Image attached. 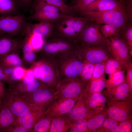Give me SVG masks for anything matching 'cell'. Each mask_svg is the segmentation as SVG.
<instances>
[{
	"label": "cell",
	"instance_id": "24",
	"mask_svg": "<svg viewBox=\"0 0 132 132\" xmlns=\"http://www.w3.org/2000/svg\"><path fill=\"white\" fill-rule=\"evenodd\" d=\"M21 6L19 0H0V15L19 14L18 12Z\"/></svg>",
	"mask_w": 132,
	"mask_h": 132
},
{
	"label": "cell",
	"instance_id": "17",
	"mask_svg": "<svg viewBox=\"0 0 132 132\" xmlns=\"http://www.w3.org/2000/svg\"><path fill=\"white\" fill-rule=\"evenodd\" d=\"M46 113V111L35 106L25 114L16 119V121L30 132H32L37 121Z\"/></svg>",
	"mask_w": 132,
	"mask_h": 132
},
{
	"label": "cell",
	"instance_id": "18",
	"mask_svg": "<svg viewBox=\"0 0 132 132\" xmlns=\"http://www.w3.org/2000/svg\"><path fill=\"white\" fill-rule=\"evenodd\" d=\"M88 114V110L82 95L81 97L76 101L70 111L67 114L63 116L72 124L77 121L86 118Z\"/></svg>",
	"mask_w": 132,
	"mask_h": 132
},
{
	"label": "cell",
	"instance_id": "45",
	"mask_svg": "<svg viewBox=\"0 0 132 132\" xmlns=\"http://www.w3.org/2000/svg\"><path fill=\"white\" fill-rule=\"evenodd\" d=\"M7 132H29V131L16 121L7 130Z\"/></svg>",
	"mask_w": 132,
	"mask_h": 132
},
{
	"label": "cell",
	"instance_id": "35",
	"mask_svg": "<svg viewBox=\"0 0 132 132\" xmlns=\"http://www.w3.org/2000/svg\"><path fill=\"white\" fill-rule=\"evenodd\" d=\"M99 29L102 34L108 38L121 34V32L117 28L109 25H99Z\"/></svg>",
	"mask_w": 132,
	"mask_h": 132
},
{
	"label": "cell",
	"instance_id": "19",
	"mask_svg": "<svg viewBox=\"0 0 132 132\" xmlns=\"http://www.w3.org/2000/svg\"><path fill=\"white\" fill-rule=\"evenodd\" d=\"M13 36L0 33V59L21 46V43Z\"/></svg>",
	"mask_w": 132,
	"mask_h": 132
},
{
	"label": "cell",
	"instance_id": "44",
	"mask_svg": "<svg viewBox=\"0 0 132 132\" xmlns=\"http://www.w3.org/2000/svg\"><path fill=\"white\" fill-rule=\"evenodd\" d=\"M125 69L126 72V81L132 91V62L126 65Z\"/></svg>",
	"mask_w": 132,
	"mask_h": 132
},
{
	"label": "cell",
	"instance_id": "48",
	"mask_svg": "<svg viewBox=\"0 0 132 132\" xmlns=\"http://www.w3.org/2000/svg\"><path fill=\"white\" fill-rule=\"evenodd\" d=\"M6 90L4 85L2 81L0 80V98L3 99L5 97Z\"/></svg>",
	"mask_w": 132,
	"mask_h": 132
},
{
	"label": "cell",
	"instance_id": "7",
	"mask_svg": "<svg viewBox=\"0 0 132 132\" xmlns=\"http://www.w3.org/2000/svg\"><path fill=\"white\" fill-rule=\"evenodd\" d=\"M87 83L80 77L59 81L55 90L57 98L80 97L83 94Z\"/></svg>",
	"mask_w": 132,
	"mask_h": 132
},
{
	"label": "cell",
	"instance_id": "4",
	"mask_svg": "<svg viewBox=\"0 0 132 132\" xmlns=\"http://www.w3.org/2000/svg\"><path fill=\"white\" fill-rule=\"evenodd\" d=\"M32 70L35 77L45 88L55 90L59 81L57 64L41 61L36 64Z\"/></svg>",
	"mask_w": 132,
	"mask_h": 132
},
{
	"label": "cell",
	"instance_id": "13",
	"mask_svg": "<svg viewBox=\"0 0 132 132\" xmlns=\"http://www.w3.org/2000/svg\"><path fill=\"white\" fill-rule=\"evenodd\" d=\"M80 48V55L83 61L95 65L106 62L112 57L106 47L92 46Z\"/></svg>",
	"mask_w": 132,
	"mask_h": 132
},
{
	"label": "cell",
	"instance_id": "11",
	"mask_svg": "<svg viewBox=\"0 0 132 132\" xmlns=\"http://www.w3.org/2000/svg\"><path fill=\"white\" fill-rule=\"evenodd\" d=\"M25 22L21 14L0 15V33L14 36L22 33Z\"/></svg>",
	"mask_w": 132,
	"mask_h": 132
},
{
	"label": "cell",
	"instance_id": "46",
	"mask_svg": "<svg viewBox=\"0 0 132 132\" xmlns=\"http://www.w3.org/2000/svg\"><path fill=\"white\" fill-rule=\"evenodd\" d=\"M89 97L102 104L105 105V103L107 101L106 98L100 92L95 93L86 97Z\"/></svg>",
	"mask_w": 132,
	"mask_h": 132
},
{
	"label": "cell",
	"instance_id": "42",
	"mask_svg": "<svg viewBox=\"0 0 132 132\" xmlns=\"http://www.w3.org/2000/svg\"><path fill=\"white\" fill-rule=\"evenodd\" d=\"M125 14L129 23L132 21V0H126L124 8Z\"/></svg>",
	"mask_w": 132,
	"mask_h": 132
},
{
	"label": "cell",
	"instance_id": "37",
	"mask_svg": "<svg viewBox=\"0 0 132 132\" xmlns=\"http://www.w3.org/2000/svg\"><path fill=\"white\" fill-rule=\"evenodd\" d=\"M24 70L21 67H15L12 74L9 77L7 82L11 88L13 85L19 80L22 78L25 74Z\"/></svg>",
	"mask_w": 132,
	"mask_h": 132
},
{
	"label": "cell",
	"instance_id": "25",
	"mask_svg": "<svg viewBox=\"0 0 132 132\" xmlns=\"http://www.w3.org/2000/svg\"><path fill=\"white\" fill-rule=\"evenodd\" d=\"M72 125L63 116L53 117L49 132H69Z\"/></svg>",
	"mask_w": 132,
	"mask_h": 132
},
{
	"label": "cell",
	"instance_id": "28",
	"mask_svg": "<svg viewBox=\"0 0 132 132\" xmlns=\"http://www.w3.org/2000/svg\"><path fill=\"white\" fill-rule=\"evenodd\" d=\"M22 61L19 56L15 53L9 54L0 59V64L7 67H21Z\"/></svg>",
	"mask_w": 132,
	"mask_h": 132
},
{
	"label": "cell",
	"instance_id": "40",
	"mask_svg": "<svg viewBox=\"0 0 132 132\" xmlns=\"http://www.w3.org/2000/svg\"><path fill=\"white\" fill-rule=\"evenodd\" d=\"M105 62H101L95 65L91 79L99 78L104 75L105 71Z\"/></svg>",
	"mask_w": 132,
	"mask_h": 132
},
{
	"label": "cell",
	"instance_id": "8",
	"mask_svg": "<svg viewBox=\"0 0 132 132\" xmlns=\"http://www.w3.org/2000/svg\"><path fill=\"white\" fill-rule=\"evenodd\" d=\"M33 8V13L28 18L30 21L54 22L64 14L57 7L42 0H38Z\"/></svg>",
	"mask_w": 132,
	"mask_h": 132
},
{
	"label": "cell",
	"instance_id": "50",
	"mask_svg": "<svg viewBox=\"0 0 132 132\" xmlns=\"http://www.w3.org/2000/svg\"><path fill=\"white\" fill-rule=\"evenodd\" d=\"M22 7H26L29 5L33 0H19Z\"/></svg>",
	"mask_w": 132,
	"mask_h": 132
},
{
	"label": "cell",
	"instance_id": "26",
	"mask_svg": "<svg viewBox=\"0 0 132 132\" xmlns=\"http://www.w3.org/2000/svg\"><path fill=\"white\" fill-rule=\"evenodd\" d=\"M22 80L27 86L28 94L40 88H46L38 79L35 77L32 70L27 72Z\"/></svg>",
	"mask_w": 132,
	"mask_h": 132
},
{
	"label": "cell",
	"instance_id": "38",
	"mask_svg": "<svg viewBox=\"0 0 132 132\" xmlns=\"http://www.w3.org/2000/svg\"><path fill=\"white\" fill-rule=\"evenodd\" d=\"M69 132H89L86 119L84 118L75 122L72 124Z\"/></svg>",
	"mask_w": 132,
	"mask_h": 132
},
{
	"label": "cell",
	"instance_id": "41",
	"mask_svg": "<svg viewBox=\"0 0 132 132\" xmlns=\"http://www.w3.org/2000/svg\"><path fill=\"white\" fill-rule=\"evenodd\" d=\"M119 132H132V123L131 119L118 122Z\"/></svg>",
	"mask_w": 132,
	"mask_h": 132
},
{
	"label": "cell",
	"instance_id": "22",
	"mask_svg": "<svg viewBox=\"0 0 132 132\" xmlns=\"http://www.w3.org/2000/svg\"><path fill=\"white\" fill-rule=\"evenodd\" d=\"M107 112V109H104L86 119L89 132H97L108 117Z\"/></svg>",
	"mask_w": 132,
	"mask_h": 132
},
{
	"label": "cell",
	"instance_id": "52",
	"mask_svg": "<svg viewBox=\"0 0 132 132\" xmlns=\"http://www.w3.org/2000/svg\"></svg>",
	"mask_w": 132,
	"mask_h": 132
},
{
	"label": "cell",
	"instance_id": "23",
	"mask_svg": "<svg viewBox=\"0 0 132 132\" xmlns=\"http://www.w3.org/2000/svg\"><path fill=\"white\" fill-rule=\"evenodd\" d=\"M120 2V0H95L88 6L85 11H101L111 9L117 7Z\"/></svg>",
	"mask_w": 132,
	"mask_h": 132
},
{
	"label": "cell",
	"instance_id": "34",
	"mask_svg": "<svg viewBox=\"0 0 132 132\" xmlns=\"http://www.w3.org/2000/svg\"><path fill=\"white\" fill-rule=\"evenodd\" d=\"M97 132H119L118 122L112 118L107 117Z\"/></svg>",
	"mask_w": 132,
	"mask_h": 132
},
{
	"label": "cell",
	"instance_id": "9",
	"mask_svg": "<svg viewBox=\"0 0 132 132\" xmlns=\"http://www.w3.org/2000/svg\"><path fill=\"white\" fill-rule=\"evenodd\" d=\"M107 47L112 57L125 66L131 62L129 48L121 34L108 38Z\"/></svg>",
	"mask_w": 132,
	"mask_h": 132
},
{
	"label": "cell",
	"instance_id": "33",
	"mask_svg": "<svg viewBox=\"0 0 132 132\" xmlns=\"http://www.w3.org/2000/svg\"><path fill=\"white\" fill-rule=\"evenodd\" d=\"M83 64L80 77L82 80L87 83L92 78L95 64L86 61H83Z\"/></svg>",
	"mask_w": 132,
	"mask_h": 132
},
{
	"label": "cell",
	"instance_id": "12",
	"mask_svg": "<svg viewBox=\"0 0 132 132\" xmlns=\"http://www.w3.org/2000/svg\"><path fill=\"white\" fill-rule=\"evenodd\" d=\"M25 96L34 105L44 111L57 98L55 90L47 88L38 89Z\"/></svg>",
	"mask_w": 132,
	"mask_h": 132
},
{
	"label": "cell",
	"instance_id": "36",
	"mask_svg": "<svg viewBox=\"0 0 132 132\" xmlns=\"http://www.w3.org/2000/svg\"><path fill=\"white\" fill-rule=\"evenodd\" d=\"M121 35L129 48V53L131 56L132 54V24L129 23L124 28Z\"/></svg>",
	"mask_w": 132,
	"mask_h": 132
},
{
	"label": "cell",
	"instance_id": "30",
	"mask_svg": "<svg viewBox=\"0 0 132 132\" xmlns=\"http://www.w3.org/2000/svg\"><path fill=\"white\" fill-rule=\"evenodd\" d=\"M125 69V65L112 57L108 59L105 62V73L109 77L115 73Z\"/></svg>",
	"mask_w": 132,
	"mask_h": 132
},
{
	"label": "cell",
	"instance_id": "31",
	"mask_svg": "<svg viewBox=\"0 0 132 132\" xmlns=\"http://www.w3.org/2000/svg\"><path fill=\"white\" fill-rule=\"evenodd\" d=\"M24 59L27 62H33L35 58L33 49L30 42V37L26 36L25 39L22 43Z\"/></svg>",
	"mask_w": 132,
	"mask_h": 132
},
{
	"label": "cell",
	"instance_id": "15",
	"mask_svg": "<svg viewBox=\"0 0 132 132\" xmlns=\"http://www.w3.org/2000/svg\"><path fill=\"white\" fill-rule=\"evenodd\" d=\"M82 96L80 97L75 98H57L46 112L53 117H59L65 115L70 111L76 101Z\"/></svg>",
	"mask_w": 132,
	"mask_h": 132
},
{
	"label": "cell",
	"instance_id": "6",
	"mask_svg": "<svg viewBox=\"0 0 132 132\" xmlns=\"http://www.w3.org/2000/svg\"><path fill=\"white\" fill-rule=\"evenodd\" d=\"M3 100L16 119L35 106L25 96L21 95L11 89L6 91Z\"/></svg>",
	"mask_w": 132,
	"mask_h": 132
},
{
	"label": "cell",
	"instance_id": "32",
	"mask_svg": "<svg viewBox=\"0 0 132 132\" xmlns=\"http://www.w3.org/2000/svg\"><path fill=\"white\" fill-rule=\"evenodd\" d=\"M57 7L62 13L69 16H73L75 12L72 6L66 5L63 0H41Z\"/></svg>",
	"mask_w": 132,
	"mask_h": 132
},
{
	"label": "cell",
	"instance_id": "39",
	"mask_svg": "<svg viewBox=\"0 0 132 132\" xmlns=\"http://www.w3.org/2000/svg\"><path fill=\"white\" fill-rule=\"evenodd\" d=\"M95 0H77L76 4L72 6L75 12L82 14L86 10L88 6Z\"/></svg>",
	"mask_w": 132,
	"mask_h": 132
},
{
	"label": "cell",
	"instance_id": "21",
	"mask_svg": "<svg viewBox=\"0 0 132 132\" xmlns=\"http://www.w3.org/2000/svg\"><path fill=\"white\" fill-rule=\"evenodd\" d=\"M106 80L104 74L99 78L91 79L86 85L83 97H86L95 93L100 92L105 87Z\"/></svg>",
	"mask_w": 132,
	"mask_h": 132
},
{
	"label": "cell",
	"instance_id": "5",
	"mask_svg": "<svg viewBox=\"0 0 132 132\" xmlns=\"http://www.w3.org/2000/svg\"><path fill=\"white\" fill-rule=\"evenodd\" d=\"M92 22H88L80 35L77 42V44L81 47L92 46L107 47L108 38L101 33L99 25Z\"/></svg>",
	"mask_w": 132,
	"mask_h": 132
},
{
	"label": "cell",
	"instance_id": "1",
	"mask_svg": "<svg viewBox=\"0 0 132 132\" xmlns=\"http://www.w3.org/2000/svg\"><path fill=\"white\" fill-rule=\"evenodd\" d=\"M126 1L120 0L119 5L111 9L101 11H85L81 14L88 21L99 25H111L117 28L122 32L129 23L124 13Z\"/></svg>",
	"mask_w": 132,
	"mask_h": 132
},
{
	"label": "cell",
	"instance_id": "27",
	"mask_svg": "<svg viewBox=\"0 0 132 132\" xmlns=\"http://www.w3.org/2000/svg\"><path fill=\"white\" fill-rule=\"evenodd\" d=\"M53 117L46 112L38 120L32 132H49Z\"/></svg>",
	"mask_w": 132,
	"mask_h": 132
},
{
	"label": "cell",
	"instance_id": "14",
	"mask_svg": "<svg viewBox=\"0 0 132 132\" xmlns=\"http://www.w3.org/2000/svg\"><path fill=\"white\" fill-rule=\"evenodd\" d=\"M54 27V22L42 21L33 24L25 22L22 33L26 36L37 35L47 38L51 36Z\"/></svg>",
	"mask_w": 132,
	"mask_h": 132
},
{
	"label": "cell",
	"instance_id": "49",
	"mask_svg": "<svg viewBox=\"0 0 132 132\" xmlns=\"http://www.w3.org/2000/svg\"><path fill=\"white\" fill-rule=\"evenodd\" d=\"M0 80L7 82L8 78L4 73L3 66L0 64Z\"/></svg>",
	"mask_w": 132,
	"mask_h": 132
},
{
	"label": "cell",
	"instance_id": "2",
	"mask_svg": "<svg viewBox=\"0 0 132 132\" xmlns=\"http://www.w3.org/2000/svg\"><path fill=\"white\" fill-rule=\"evenodd\" d=\"M88 23V21L84 17L64 14L54 22L52 33L77 43Z\"/></svg>",
	"mask_w": 132,
	"mask_h": 132
},
{
	"label": "cell",
	"instance_id": "51",
	"mask_svg": "<svg viewBox=\"0 0 132 132\" xmlns=\"http://www.w3.org/2000/svg\"><path fill=\"white\" fill-rule=\"evenodd\" d=\"M2 99L0 98V107L2 103Z\"/></svg>",
	"mask_w": 132,
	"mask_h": 132
},
{
	"label": "cell",
	"instance_id": "20",
	"mask_svg": "<svg viewBox=\"0 0 132 132\" xmlns=\"http://www.w3.org/2000/svg\"><path fill=\"white\" fill-rule=\"evenodd\" d=\"M16 121V118L3 100L0 107V132H6Z\"/></svg>",
	"mask_w": 132,
	"mask_h": 132
},
{
	"label": "cell",
	"instance_id": "10",
	"mask_svg": "<svg viewBox=\"0 0 132 132\" xmlns=\"http://www.w3.org/2000/svg\"><path fill=\"white\" fill-rule=\"evenodd\" d=\"M108 117L119 122L131 119L132 108L131 98L123 100H109Z\"/></svg>",
	"mask_w": 132,
	"mask_h": 132
},
{
	"label": "cell",
	"instance_id": "3",
	"mask_svg": "<svg viewBox=\"0 0 132 132\" xmlns=\"http://www.w3.org/2000/svg\"><path fill=\"white\" fill-rule=\"evenodd\" d=\"M62 58L57 64L59 81L80 77L83 65L80 51L62 57Z\"/></svg>",
	"mask_w": 132,
	"mask_h": 132
},
{
	"label": "cell",
	"instance_id": "29",
	"mask_svg": "<svg viewBox=\"0 0 132 132\" xmlns=\"http://www.w3.org/2000/svg\"><path fill=\"white\" fill-rule=\"evenodd\" d=\"M125 69H124L116 72L106 80L105 87L107 89L111 88L125 81Z\"/></svg>",
	"mask_w": 132,
	"mask_h": 132
},
{
	"label": "cell",
	"instance_id": "47",
	"mask_svg": "<svg viewBox=\"0 0 132 132\" xmlns=\"http://www.w3.org/2000/svg\"><path fill=\"white\" fill-rule=\"evenodd\" d=\"M2 66H3L4 73L7 77L8 80L9 77L13 73L15 67H7Z\"/></svg>",
	"mask_w": 132,
	"mask_h": 132
},
{
	"label": "cell",
	"instance_id": "43",
	"mask_svg": "<svg viewBox=\"0 0 132 132\" xmlns=\"http://www.w3.org/2000/svg\"><path fill=\"white\" fill-rule=\"evenodd\" d=\"M31 45L33 49H38L42 47L43 45L41 37L37 35L29 36Z\"/></svg>",
	"mask_w": 132,
	"mask_h": 132
},
{
	"label": "cell",
	"instance_id": "16",
	"mask_svg": "<svg viewBox=\"0 0 132 132\" xmlns=\"http://www.w3.org/2000/svg\"><path fill=\"white\" fill-rule=\"evenodd\" d=\"M132 92L126 81L110 89H107L103 94L109 100H123L131 98Z\"/></svg>",
	"mask_w": 132,
	"mask_h": 132
}]
</instances>
